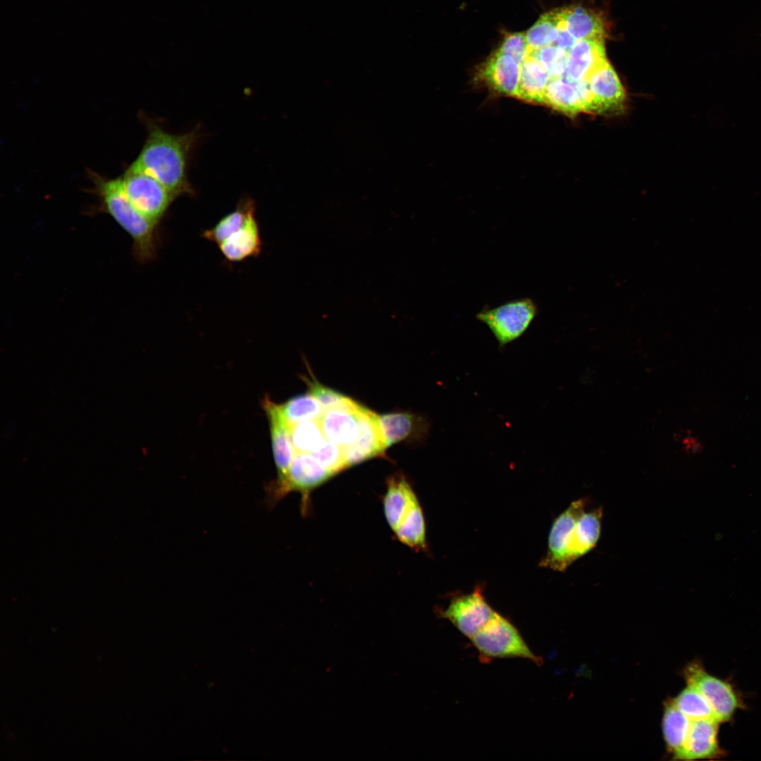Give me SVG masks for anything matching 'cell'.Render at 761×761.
<instances>
[{
	"instance_id": "cell-1",
	"label": "cell",
	"mask_w": 761,
	"mask_h": 761,
	"mask_svg": "<svg viewBox=\"0 0 761 761\" xmlns=\"http://www.w3.org/2000/svg\"><path fill=\"white\" fill-rule=\"evenodd\" d=\"M197 138L194 132L170 134L151 125L146 142L129 167L161 182L175 197L193 193L187 177V160Z\"/></svg>"
},
{
	"instance_id": "cell-2",
	"label": "cell",
	"mask_w": 761,
	"mask_h": 761,
	"mask_svg": "<svg viewBox=\"0 0 761 761\" xmlns=\"http://www.w3.org/2000/svg\"><path fill=\"white\" fill-rule=\"evenodd\" d=\"M97 186L106 212L132 237L137 259L141 261L152 259L156 253L158 224L142 215L130 203L123 190L121 178L97 180Z\"/></svg>"
},
{
	"instance_id": "cell-3",
	"label": "cell",
	"mask_w": 761,
	"mask_h": 761,
	"mask_svg": "<svg viewBox=\"0 0 761 761\" xmlns=\"http://www.w3.org/2000/svg\"><path fill=\"white\" fill-rule=\"evenodd\" d=\"M481 658H523L540 664L541 660L528 647L516 627L495 612L488 623L470 639Z\"/></svg>"
},
{
	"instance_id": "cell-4",
	"label": "cell",
	"mask_w": 761,
	"mask_h": 761,
	"mask_svg": "<svg viewBox=\"0 0 761 761\" xmlns=\"http://www.w3.org/2000/svg\"><path fill=\"white\" fill-rule=\"evenodd\" d=\"M333 475L310 453H296L285 476L266 485V502L273 507L290 493L298 492L305 513L310 492Z\"/></svg>"
},
{
	"instance_id": "cell-5",
	"label": "cell",
	"mask_w": 761,
	"mask_h": 761,
	"mask_svg": "<svg viewBox=\"0 0 761 761\" xmlns=\"http://www.w3.org/2000/svg\"><path fill=\"white\" fill-rule=\"evenodd\" d=\"M538 309L531 298L508 301L495 307H484L476 314L492 332L500 347L520 338L529 328Z\"/></svg>"
},
{
	"instance_id": "cell-6",
	"label": "cell",
	"mask_w": 761,
	"mask_h": 761,
	"mask_svg": "<svg viewBox=\"0 0 761 761\" xmlns=\"http://www.w3.org/2000/svg\"><path fill=\"white\" fill-rule=\"evenodd\" d=\"M122 178L123 190L135 208L159 224L175 198L152 176L129 168Z\"/></svg>"
},
{
	"instance_id": "cell-7",
	"label": "cell",
	"mask_w": 761,
	"mask_h": 761,
	"mask_svg": "<svg viewBox=\"0 0 761 761\" xmlns=\"http://www.w3.org/2000/svg\"><path fill=\"white\" fill-rule=\"evenodd\" d=\"M686 677L688 685L695 688L708 701L719 723L730 721L741 707V700L732 685L708 674L699 664L688 666Z\"/></svg>"
},
{
	"instance_id": "cell-8",
	"label": "cell",
	"mask_w": 761,
	"mask_h": 761,
	"mask_svg": "<svg viewBox=\"0 0 761 761\" xmlns=\"http://www.w3.org/2000/svg\"><path fill=\"white\" fill-rule=\"evenodd\" d=\"M495 612L478 588L454 598L440 616L471 639L488 623Z\"/></svg>"
},
{
	"instance_id": "cell-9",
	"label": "cell",
	"mask_w": 761,
	"mask_h": 761,
	"mask_svg": "<svg viewBox=\"0 0 761 761\" xmlns=\"http://www.w3.org/2000/svg\"><path fill=\"white\" fill-rule=\"evenodd\" d=\"M586 505V499L576 500L555 519L549 533L546 556L540 562L542 567L564 571L571 565L568 555L570 532Z\"/></svg>"
},
{
	"instance_id": "cell-10",
	"label": "cell",
	"mask_w": 761,
	"mask_h": 761,
	"mask_svg": "<svg viewBox=\"0 0 761 761\" xmlns=\"http://www.w3.org/2000/svg\"><path fill=\"white\" fill-rule=\"evenodd\" d=\"M387 447L378 415L360 405L357 439L350 445L342 448L347 466L383 456Z\"/></svg>"
},
{
	"instance_id": "cell-11",
	"label": "cell",
	"mask_w": 761,
	"mask_h": 761,
	"mask_svg": "<svg viewBox=\"0 0 761 761\" xmlns=\"http://www.w3.org/2000/svg\"><path fill=\"white\" fill-rule=\"evenodd\" d=\"M262 407L269 424L272 451L277 471L276 480H279L286 474L296 454L291 438V426L283 418L278 404L273 402L268 396L263 400Z\"/></svg>"
},
{
	"instance_id": "cell-12",
	"label": "cell",
	"mask_w": 761,
	"mask_h": 761,
	"mask_svg": "<svg viewBox=\"0 0 761 761\" xmlns=\"http://www.w3.org/2000/svg\"><path fill=\"white\" fill-rule=\"evenodd\" d=\"M586 80L593 96V112H610L623 106L625 90L607 60L597 67Z\"/></svg>"
},
{
	"instance_id": "cell-13",
	"label": "cell",
	"mask_w": 761,
	"mask_h": 761,
	"mask_svg": "<svg viewBox=\"0 0 761 761\" xmlns=\"http://www.w3.org/2000/svg\"><path fill=\"white\" fill-rule=\"evenodd\" d=\"M719 722L714 719L691 721L689 731L674 759L692 760L715 758L722 755L719 744Z\"/></svg>"
},
{
	"instance_id": "cell-14",
	"label": "cell",
	"mask_w": 761,
	"mask_h": 761,
	"mask_svg": "<svg viewBox=\"0 0 761 761\" xmlns=\"http://www.w3.org/2000/svg\"><path fill=\"white\" fill-rule=\"evenodd\" d=\"M605 61L604 37L577 40L568 52L566 79L574 83L586 80L590 73Z\"/></svg>"
},
{
	"instance_id": "cell-15",
	"label": "cell",
	"mask_w": 761,
	"mask_h": 761,
	"mask_svg": "<svg viewBox=\"0 0 761 761\" xmlns=\"http://www.w3.org/2000/svg\"><path fill=\"white\" fill-rule=\"evenodd\" d=\"M360 404L324 411L318 421L325 438L341 447L352 444L359 433Z\"/></svg>"
},
{
	"instance_id": "cell-16",
	"label": "cell",
	"mask_w": 761,
	"mask_h": 761,
	"mask_svg": "<svg viewBox=\"0 0 761 761\" xmlns=\"http://www.w3.org/2000/svg\"><path fill=\"white\" fill-rule=\"evenodd\" d=\"M521 66L512 57L497 51L488 58L479 70L481 79L496 91L517 96Z\"/></svg>"
},
{
	"instance_id": "cell-17",
	"label": "cell",
	"mask_w": 761,
	"mask_h": 761,
	"mask_svg": "<svg viewBox=\"0 0 761 761\" xmlns=\"http://www.w3.org/2000/svg\"><path fill=\"white\" fill-rule=\"evenodd\" d=\"M602 515V507L586 509L576 521L569 536L568 553L571 564L596 546L600 537Z\"/></svg>"
},
{
	"instance_id": "cell-18",
	"label": "cell",
	"mask_w": 761,
	"mask_h": 761,
	"mask_svg": "<svg viewBox=\"0 0 761 761\" xmlns=\"http://www.w3.org/2000/svg\"><path fill=\"white\" fill-rule=\"evenodd\" d=\"M218 245L224 258L230 262H240L258 256L261 249V240L255 214L252 215L240 229Z\"/></svg>"
},
{
	"instance_id": "cell-19",
	"label": "cell",
	"mask_w": 761,
	"mask_h": 761,
	"mask_svg": "<svg viewBox=\"0 0 761 761\" xmlns=\"http://www.w3.org/2000/svg\"><path fill=\"white\" fill-rule=\"evenodd\" d=\"M416 499L412 486L404 477L395 475L388 480L383 507L385 519L393 532Z\"/></svg>"
},
{
	"instance_id": "cell-20",
	"label": "cell",
	"mask_w": 761,
	"mask_h": 761,
	"mask_svg": "<svg viewBox=\"0 0 761 761\" xmlns=\"http://www.w3.org/2000/svg\"><path fill=\"white\" fill-rule=\"evenodd\" d=\"M566 29L576 39L605 37L606 24L601 14L581 6L561 8Z\"/></svg>"
},
{
	"instance_id": "cell-21",
	"label": "cell",
	"mask_w": 761,
	"mask_h": 761,
	"mask_svg": "<svg viewBox=\"0 0 761 761\" xmlns=\"http://www.w3.org/2000/svg\"><path fill=\"white\" fill-rule=\"evenodd\" d=\"M378 419L388 447L412 436H422L427 429V423L422 418L408 412L385 414L378 416Z\"/></svg>"
},
{
	"instance_id": "cell-22",
	"label": "cell",
	"mask_w": 761,
	"mask_h": 761,
	"mask_svg": "<svg viewBox=\"0 0 761 761\" xmlns=\"http://www.w3.org/2000/svg\"><path fill=\"white\" fill-rule=\"evenodd\" d=\"M543 103L569 116L583 112L576 84L563 77L550 79L544 92Z\"/></svg>"
},
{
	"instance_id": "cell-23",
	"label": "cell",
	"mask_w": 761,
	"mask_h": 761,
	"mask_svg": "<svg viewBox=\"0 0 761 761\" xmlns=\"http://www.w3.org/2000/svg\"><path fill=\"white\" fill-rule=\"evenodd\" d=\"M550 77L532 55L526 58L521 65V74L517 96L528 101L542 102L545 89Z\"/></svg>"
},
{
	"instance_id": "cell-24",
	"label": "cell",
	"mask_w": 761,
	"mask_h": 761,
	"mask_svg": "<svg viewBox=\"0 0 761 761\" xmlns=\"http://www.w3.org/2000/svg\"><path fill=\"white\" fill-rule=\"evenodd\" d=\"M253 214H255L254 201L250 198L242 199L233 211L220 219L212 228L203 231L202 236L218 245L240 229Z\"/></svg>"
},
{
	"instance_id": "cell-25",
	"label": "cell",
	"mask_w": 761,
	"mask_h": 761,
	"mask_svg": "<svg viewBox=\"0 0 761 761\" xmlns=\"http://www.w3.org/2000/svg\"><path fill=\"white\" fill-rule=\"evenodd\" d=\"M396 538L415 550L426 547V526L421 505L416 499L394 531Z\"/></svg>"
},
{
	"instance_id": "cell-26",
	"label": "cell",
	"mask_w": 761,
	"mask_h": 761,
	"mask_svg": "<svg viewBox=\"0 0 761 761\" xmlns=\"http://www.w3.org/2000/svg\"><path fill=\"white\" fill-rule=\"evenodd\" d=\"M561 22V8L543 14L526 33L529 53L553 44L558 37Z\"/></svg>"
},
{
	"instance_id": "cell-27",
	"label": "cell",
	"mask_w": 761,
	"mask_h": 761,
	"mask_svg": "<svg viewBox=\"0 0 761 761\" xmlns=\"http://www.w3.org/2000/svg\"><path fill=\"white\" fill-rule=\"evenodd\" d=\"M690 725L691 720L672 701L666 705L662 730L667 746L674 755L683 747Z\"/></svg>"
},
{
	"instance_id": "cell-28",
	"label": "cell",
	"mask_w": 761,
	"mask_h": 761,
	"mask_svg": "<svg viewBox=\"0 0 761 761\" xmlns=\"http://www.w3.org/2000/svg\"><path fill=\"white\" fill-rule=\"evenodd\" d=\"M278 405L283 418L291 427L303 421L317 420L324 412L310 393L297 395Z\"/></svg>"
},
{
	"instance_id": "cell-29",
	"label": "cell",
	"mask_w": 761,
	"mask_h": 761,
	"mask_svg": "<svg viewBox=\"0 0 761 761\" xmlns=\"http://www.w3.org/2000/svg\"><path fill=\"white\" fill-rule=\"evenodd\" d=\"M672 702L691 721L717 719L708 701L691 685H688Z\"/></svg>"
},
{
	"instance_id": "cell-30",
	"label": "cell",
	"mask_w": 761,
	"mask_h": 761,
	"mask_svg": "<svg viewBox=\"0 0 761 761\" xmlns=\"http://www.w3.org/2000/svg\"><path fill=\"white\" fill-rule=\"evenodd\" d=\"M291 438L296 453H311L326 440L318 419L292 426Z\"/></svg>"
},
{
	"instance_id": "cell-31",
	"label": "cell",
	"mask_w": 761,
	"mask_h": 761,
	"mask_svg": "<svg viewBox=\"0 0 761 761\" xmlns=\"http://www.w3.org/2000/svg\"><path fill=\"white\" fill-rule=\"evenodd\" d=\"M547 73L550 79L563 77L567 68L568 53L555 45H550L531 54Z\"/></svg>"
},
{
	"instance_id": "cell-32",
	"label": "cell",
	"mask_w": 761,
	"mask_h": 761,
	"mask_svg": "<svg viewBox=\"0 0 761 761\" xmlns=\"http://www.w3.org/2000/svg\"><path fill=\"white\" fill-rule=\"evenodd\" d=\"M309 393L319 402L323 411L351 407L357 402L338 392L323 385L316 380L308 381Z\"/></svg>"
},
{
	"instance_id": "cell-33",
	"label": "cell",
	"mask_w": 761,
	"mask_h": 761,
	"mask_svg": "<svg viewBox=\"0 0 761 761\" xmlns=\"http://www.w3.org/2000/svg\"><path fill=\"white\" fill-rule=\"evenodd\" d=\"M310 454L334 475L347 468L342 447L326 439Z\"/></svg>"
},
{
	"instance_id": "cell-34",
	"label": "cell",
	"mask_w": 761,
	"mask_h": 761,
	"mask_svg": "<svg viewBox=\"0 0 761 761\" xmlns=\"http://www.w3.org/2000/svg\"><path fill=\"white\" fill-rule=\"evenodd\" d=\"M497 51L512 57L521 66L530 54L526 34L514 32L507 35Z\"/></svg>"
},
{
	"instance_id": "cell-35",
	"label": "cell",
	"mask_w": 761,
	"mask_h": 761,
	"mask_svg": "<svg viewBox=\"0 0 761 761\" xmlns=\"http://www.w3.org/2000/svg\"><path fill=\"white\" fill-rule=\"evenodd\" d=\"M576 39L569 33L564 25L562 18L559 27L558 37L555 42V46L566 51L567 53L576 42Z\"/></svg>"
}]
</instances>
